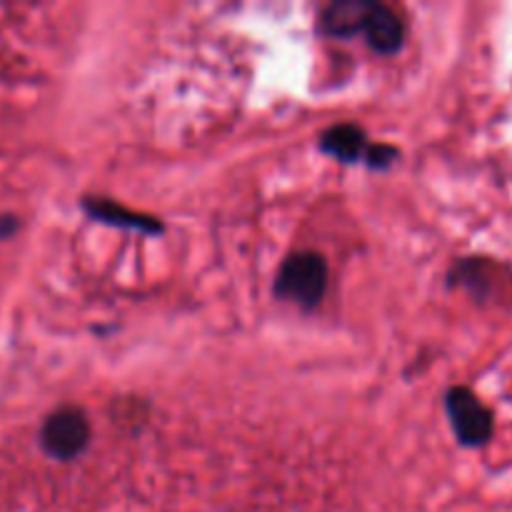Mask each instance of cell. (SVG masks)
Returning <instances> with one entry per match:
<instances>
[{"mask_svg": "<svg viewBox=\"0 0 512 512\" xmlns=\"http://www.w3.org/2000/svg\"><path fill=\"white\" fill-rule=\"evenodd\" d=\"M363 35L375 53L395 55L405 43V23L390 5L375 3Z\"/></svg>", "mask_w": 512, "mask_h": 512, "instance_id": "ba28073f", "label": "cell"}, {"mask_svg": "<svg viewBox=\"0 0 512 512\" xmlns=\"http://www.w3.org/2000/svg\"><path fill=\"white\" fill-rule=\"evenodd\" d=\"M328 280L330 268L325 255L315 250H298L280 263L273 295L280 303H290L300 310H315L328 293Z\"/></svg>", "mask_w": 512, "mask_h": 512, "instance_id": "6da1fadb", "label": "cell"}, {"mask_svg": "<svg viewBox=\"0 0 512 512\" xmlns=\"http://www.w3.org/2000/svg\"><path fill=\"white\" fill-rule=\"evenodd\" d=\"M375 0H335L320 13L318 30L328 38H353L363 33Z\"/></svg>", "mask_w": 512, "mask_h": 512, "instance_id": "52a82bcc", "label": "cell"}, {"mask_svg": "<svg viewBox=\"0 0 512 512\" xmlns=\"http://www.w3.org/2000/svg\"><path fill=\"white\" fill-rule=\"evenodd\" d=\"M445 413L463 448H483L495 433V415L468 385H453L445 393Z\"/></svg>", "mask_w": 512, "mask_h": 512, "instance_id": "277c9868", "label": "cell"}, {"mask_svg": "<svg viewBox=\"0 0 512 512\" xmlns=\"http://www.w3.org/2000/svg\"><path fill=\"white\" fill-rule=\"evenodd\" d=\"M505 275H508V268L498 265L495 260L463 258L450 268L448 285L450 288H463L478 303H490L498 295L495 290H498V285H503L500 278H505Z\"/></svg>", "mask_w": 512, "mask_h": 512, "instance_id": "5b68a950", "label": "cell"}, {"mask_svg": "<svg viewBox=\"0 0 512 512\" xmlns=\"http://www.w3.org/2000/svg\"><path fill=\"white\" fill-rule=\"evenodd\" d=\"M318 148L343 165H368L370 170H388L398 163L400 150L390 143H373L358 123H335L318 135Z\"/></svg>", "mask_w": 512, "mask_h": 512, "instance_id": "7a4b0ae2", "label": "cell"}, {"mask_svg": "<svg viewBox=\"0 0 512 512\" xmlns=\"http://www.w3.org/2000/svg\"><path fill=\"white\" fill-rule=\"evenodd\" d=\"M93 440V425L88 413L78 405H63L45 418L40 428V445L45 453L60 463L80 458Z\"/></svg>", "mask_w": 512, "mask_h": 512, "instance_id": "3957f363", "label": "cell"}, {"mask_svg": "<svg viewBox=\"0 0 512 512\" xmlns=\"http://www.w3.org/2000/svg\"><path fill=\"white\" fill-rule=\"evenodd\" d=\"M83 213L88 215L90 220H98V223L105 225H115V228L123 230H135V233L143 235H160L165 230L163 220L155 218V215H145V213H135V210L125 208V205L115 203V200L108 198H83L80 203Z\"/></svg>", "mask_w": 512, "mask_h": 512, "instance_id": "8992f818", "label": "cell"}, {"mask_svg": "<svg viewBox=\"0 0 512 512\" xmlns=\"http://www.w3.org/2000/svg\"><path fill=\"white\" fill-rule=\"evenodd\" d=\"M15 230H18V218H15V215H3V218H0V240L10 238Z\"/></svg>", "mask_w": 512, "mask_h": 512, "instance_id": "9c48e42d", "label": "cell"}]
</instances>
